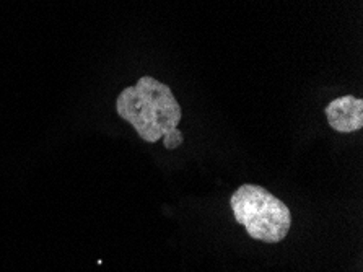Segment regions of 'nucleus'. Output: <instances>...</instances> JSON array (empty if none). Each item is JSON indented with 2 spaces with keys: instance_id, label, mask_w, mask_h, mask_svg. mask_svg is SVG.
Masks as SVG:
<instances>
[{
  "instance_id": "obj_1",
  "label": "nucleus",
  "mask_w": 363,
  "mask_h": 272,
  "mask_svg": "<svg viewBox=\"0 0 363 272\" xmlns=\"http://www.w3.org/2000/svg\"><path fill=\"white\" fill-rule=\"evenodd\" d=\"M116 111L148 143L163 141L164 148L174 150L184 141L178 129L181 107L172 88L153 77H140L135 85L124 88L116 99Z\"/></svg>"
},
{
  "instance_id": "obj_3",
  "label": "nucleus",
  "mask_w": 363,
  "mask_h": 272,
  "mask_svg": "<svg viewBox=\"0 0 363 272\" xmlns=\"http://www.w3.org/2000/svg\"><path fill=\"white\" fill-rule=\"evenodd\" d=\"M328 123L334 131L350 134L363 127V102L355 97H340L328 104Z\"/></svg>"
},
{
  "instance_id": "obj_2",
  "label": "nucleus",
  "mask_w": 363,
  "mask_h": 272,
  "mask_svg": "<svg viewBox=\"0 0 363 272\" xmlns=\"http://www.w3.org/2000/svg\"><path fill=\"white\" fill-rule=\"evenodd\" d=\"M233 215L245 227L247 235L257 241L279 243L289 235L291 214L287 204L280 201L266 187L243 185L230 199Z\"/></svg>"
}]
</instances>
